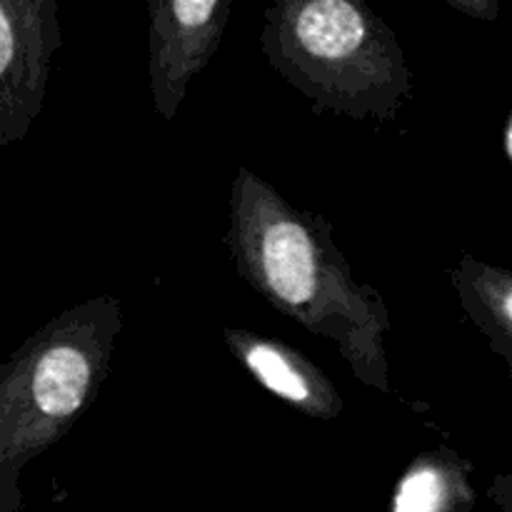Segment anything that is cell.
I'll return each instance as SVG.
<instances>
[{
	"mask_svg": "<svg viewBox=\"0 0 512 512\" xmlns=\"http://www.w3.org/2000/svg\"><path fill=\"white\" fill-rule=\"evenodd\" d=\"M503 150H505V158H508V163L512 165V113L508 118V125H505L503 130Z\"/></svg>",
	"mask_w": 512,
	"mask_h": 512,
	"instance_id": "obj_11",
	"label": "cell"
},
{
	"mask_svg": "<svg viewBox=\"0 0 512 512\" xmlns=\"http://www.w3.org/2000/svg\"><path fill=\"white\" fill-rule=\"evenodd\" d=\"M63 45L55 0H0V148L30 133Z\"/></svg>",
	"mask_w": 512,
	"mask_h": 512,
	"instance_id": "obj_4",
	"label": "cell"
},
{
	"mask_svg": "<svg viewBox=\"0 0 512 512\" xmlns=\"http://www.w3.org/2000/svg\"><path fill=\"white\" fill-rule=\"evenodd\" d=\"M223 338L238 363L280 400L313 420H335L343 413V398L328 375L303 353L280 340L248 330L225 328Z\"/></svg>",
	"mask_w": 512,
	"mask_h": 512,
	"instance_id": "obj_6",
	"label": "cell"
},
{
	"mask_svg": "<svg viewBox=\"0 0 512 512\" xmlns=\"http://www.w3.org/2000/svg\"><path fill=\"white\" fill-rule=\"evenodd\" d=\"M448 5L478 20H495L500 13V5L495 0H448Z\"/></svg>",
	"mask_w": 512,
	"mask_h": 512,
	"instance_id": "obj_9",
	"label": "cell"
},
{
	"mask_svg": "<svg viewBox=\"0 0 512 512\" xmlns=\"http://www.w3.org/2000/svg\"><path fill=\"white\" fill-rule=\"evenodd\" d=\"M473 463L450 448L420 453L405 468L393 493L390 512H470L475 490Z\"/></svg>",
	"mask_w": 512,
	"mask_h": 512,
	"instance_id": "obj_8",
	"label": "cell"
},
{
	"mask_svg": "<svg viewBox=\"0 0 512 512\" xmlns=\"http://www.w3.org/2000/svg\"><path fill=\"white\" fill-rule=\"evenodd\" d=\"M450 283L470 323L512 370V270L463 255L450 270Z\"/></svg>",
	"mask_w": 512,
	"mask_h": 512,
	"instance_id": "obj_7",
	"label": "cell"
},
{
	"mask_svg": "<svg viewBox=\"0 0 512 512\" xmlns=\"http://www.w3.org/2000/svg\"><path fill=\"white\" fill-rule=\"evenodd\" d=\"M488 498L493 500L503 512H512V475H495L493 483L488 485Z\"/></svg>",
	"mask_w": 512,
	"mask_h": 512,
	"instance_id": "obj_10",
	"label": "cell"
},
{
	"mask_svg": "<svg viewBox=\"0 0 512 512\" xmlns=\"http://www.w3.org/2000/svg\"><path fill=\"white\" fill-rule=\"evenodd\" d=\"M123 303L70 305L0 363V512L23 503L20 473L73 430L110 373Z\"/></svg>",
	"mask_w": 512,
	"mask_h": 512,
	"instance_id": "obj_2",
	"label": "cell"
},
{
	"mask_svg": "<svg viewBox=\"0 0 512 512\" xmlns=\"http://www.w3.org/2000/svg\"><path fill=\"white\" fill-rule=\"evenodd\" d=\"M223 240L238 275L265 303L333 343L355 380L393 393L385 353L393 328L388 308L375 285L353 275L330 220L295 208L268 180L238 168Z\"/></svg>",
	"mask_w": 512,
	"mask_h": 512,
	"instance_id": "obj_1",
	"label": "cell"
},
{
	"mask_svg": "<svg viewBox=\"0 0 512 512\" xmlns=\"http://www.w3.org/2000/svg\"><path fill=\"white\" fill-rule=\"evenodd\" d=\"M260 48L318 113L393 123L413 100V73L388 23L360 0H278Z\"/></svg>",
	"mask_w": 512,
	"mask_h": 512,
	"instance_id": "obj_3",
	"label": "cell"
},
{
	"mask_svg": "<svg viewBox=\"0 0 512 512\" xmlns=\"http://www.w3.org/2000/svg\"><path fill=\"white\" fill-rule=\"evenodd\" d=\"M148 73L153 108L175 120L188 85L210 63L223 40L230 0H150Z\"/></svg>",
	"mask_w": 512,
	"mask_h": 512,
	"instance_id": "obj_5",
	"label": "cell"
}]
</instances>
